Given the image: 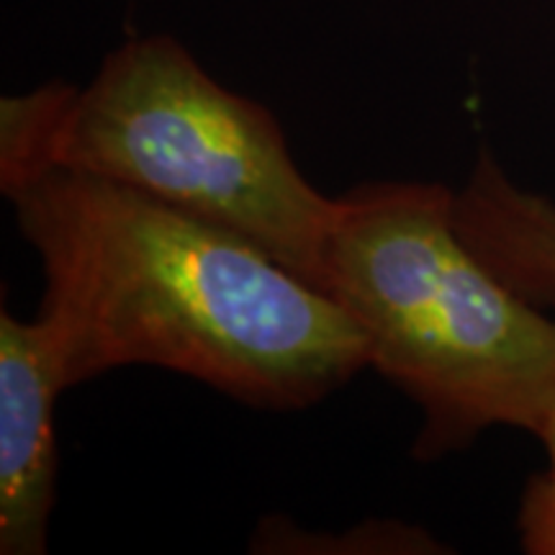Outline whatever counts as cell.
Instances as JSON below:
<instances>
[{
    "instance_id": "1",
    "label": "cell",
    "mask_w": 555,
    "mask_h": 555,
    "mask_svg": "<svg viewBox=\"0 0 555 555\" xmlns=\"http://www.w3.org/2000/svg\"><path fill=\"white\" fill-rule=\"evenodd\" d=\"M0 191L39 255L67 388L155 365L291 412L367 367L339 304L224 227L67 168L0 170Z\"/></svg>"
},
{
    "instance_id": "2",
    "label": "cell",
    "mask_w": 555,
    "mask_h": 555,
    "mask_svg": "<svg viewBox=\"0 0 555 555\" xmlns=\"http://www.w3.org/2000/svg\"><path fill=\"white\" fill-rule=\"evenodd\" d=\"M455 191L420 180L337 196L317 288L345 309L367 367L422 412L414 457L491 427L540 435L555 404V314L515 294L463 242Z\"/></svg>"
},
{
    "instance_id": "3",
    "label": "cell",
    "mask_w": 555,
    "mask_h": 555,
    "mask_svg": "<svg viewBox=\"0 0 555 555\" xmlns=\"http://www.w3.org/2000/svg\"><path fill=\"white\" fill-rule=\"evenodd\" d=\"M67 168L176 206L319 283L337 198L291 157L262 103L214 80L168 34L124 41L88 86L0 101V170Z\"/></svg>"
},
{
    "instance_id": "4",
    "label": "cell",
    "mask_w": 555,
    "mask_h": 555,
    "mask_svg": "<svg viewBox=\"0 0 555 555\" xmlns=\"http://www.w3.org/2000/svg\"><path fill=\"white\" fill-rule=\"evenodd\" d=\"M67 388L50 332L0 311V553L44 555L57 489L54 406Z\"/></svg>"
},
{
    "instance_id": "5",
    "label": "cell",
    "mask_w": 555,
    "mask_h": 555,
    "mask_svg": "<svg viewBox=\"0 0 555 555\" xmlns=\"http://www.w3.org/2000/svg\"><path fill=\"white\" fill-rule=\"evenodd\" d=\"M455 229L474 255L515 294L555 307V201L515 183L491 150L453 198Z\"/></svg>"
},
{
    "instance_id": "6",
    "label": "cell",
    "mask_w": 555,
    "mask_h": 555,
    "mask_svg": "<svg viewBox=\"0 0 555 555\" xmlns=\"http://www.w3.org/2000/svg\"><path fill=\"white\" fill-rule=\"evenodd\" d=\"M538 437L547 463L525 489L517 519L519 545L527 555H555V404Z\"/></svg>"
}]
</instances>
